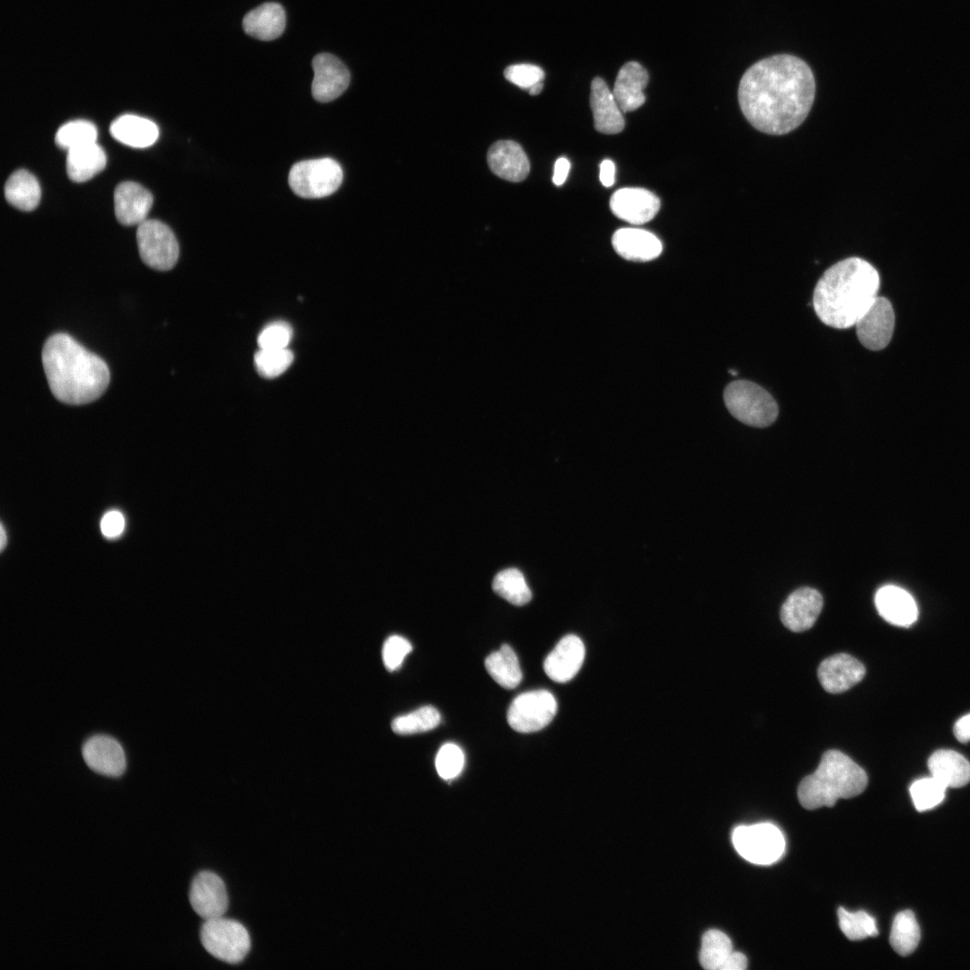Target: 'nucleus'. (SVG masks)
<instances>
[{"label":"nucleus","mask_w":970,"mask_h":970,"mask_svg":"<svg viewBox=\"0 0 970 970\" xmlns=\"http://www.w3.org/2000/svg\"><path fill=\"white\" fill-rule=\"evenodd\" d=\"M746 967L747 959L745 956L741 952L733 951L721 970H744Z\"/></svg>","instance_id":"de8ad7c7"},{"label":"nucleus","mask_w":970,"mask_h":970,"mask_svg":"<svg viewBox=\"0 0 970 970\" xmlns=\"http://www.w3.org/2000/svg\"><path fill=\"white\" fill-rule=\"evenodd\" d=\"M242 27L248 35L260 40H275L285 30V10L278 3H265L244 16Z\"/></svg>","instance_id":"393cba45"},{"label":"nucleus","mask_w":970,"mask_h":970,"mask_svg":"<svg viewBox=\"0 0 970 970\" xmlns=\"http://www.w3.org/2000/svg\"><path fill=\"white\" fill-rule=\"evenodd\" d=\"M492 588L500 597L514 605H524L532 598V592L524 574L515 568L499 571L493 578Z\"/></svg>","instance_id":"2f4dec72"},{"label":"nucleus","mask_w":970,"mask_h":970,"mask_svg":"<svg viewBox=\"0 0 970 970\" xmlns=\"http://www.w3.org/2000/svg\"><path fill=\"white\" fill-rule=\"evenodd\" d=\"M875 604L880 616L889 623L908 627L918 617V608L913 596L904 589L888 585L877 590Z\"/></svg>","instance_id":"412c9836"},{"label":"nucleus","mask_w":970,"mask_h":970,"mask_svg":"<svg viewBox=\"0 0 970 970\" xmlns=\"http://www.w3.org/2000/svg\"><path fill=\"white\" fill-rule=\"evenodd\" d=\"M921 930L914 913L905 910L894 918L890 932V945L901 956H908L917 948Z\"/></svg>","instance_id":"7c9ffc66"},{"label":"nucleus","mask_w":970,"mask_h":970,"mask_svg":"<svg viewBox=\"0 0 970 970\" xmlns=\"http://www.w3.org/2000/svg\"><path fill=\"white\" fill-rule=\"evenodd\" d=\"M439 711L432 706H423L419 709L400 717L392 721V729L399 735H411L429 731L440 723Z\"/></svg>","instance_id":"72a5a7b5"},{"label":"nucleus","mask_w":970,"mask_h":970,"mask_svg":"<svg viewBox=\"0 0 970 970\" xmlns=\"http://www.w3.org/2000/svg\"><path fill=\"white\" fill-rule=\"evenodd\" d=\"M49 389L61 402L82 405L97 400L110 383V370L100 357L66 333H56L42 349Z\"/></svg>","instance_id":"7ed1b4c3"},{"label":"nucleus","mask_w":970,"mask_h":970,"mask_svg":"<svg viewBox=\"0 0 970 970\" xmlns=\"http://www.w3.org/2000/svg\"><path fill=\"white\" fill-rule=\"evenodd\" d=\"M816 93L809 66L801 58L779 54L752 65L738 87L740 109L757 130L784 135L807 117Z\"/></svg>","instance_id":"f257e3e1"},{"label":"nucleus","mask_w":970,"mask_h":970,"mask_svg":"<svg viewBox=\"0 0 970 970\" xmlns=\"http://www.w3.org/2000/svg\"><path fill=\"white\" fill-rule=\"evenodd\" d=\"M97 128L87 120H73L61 126L55 136L56 145L64 150L71 149L96 142Z\"/></svg>","instance_id":"f704fd0d"},{"label":"nucleus","mask_w":970,"mask_h":970,"mask_svg":"<svg viewBox=\"0 0 970 970\" xmlns=\"http://www.w3.org/2000/svg\"><path fill=\"white\" fill-rule=\"evenodd\" d=\"M867 784V773L860 765L839 750H828L816 770L800 781L798 798L806 809L833 807L839 798L860 795Z\"/></svg>","instance_id":"20e7f679"},{"label":"nucleus","mask_w":970,"mask_h":970,"mask_svg":"<svg viewBox=\"0 0 970 970\" xmlns=\"http://www.w3.org/2000/svg\"><path fill=\"white\" fill-rule=\"evenodd\" d=\"M570 168L569 161L565 157H560L555 162L552 181L555 185H562L569 174Z\"/></svg>","instance_id":"c03bdc74"},{"label":"nucleus","mask_w":970,"mask_h":970,"mask_svg":"<svg viewBox=\"0 0 970 970\" xmlns=\"http://www.w3.org/2000/svg\"><path fill=\"white\" fill-rule=\"evenodd\" d=\"M930 774L946 788H960L970 781V763L959 753L941 749L928 761Z\"/></svg>","instance_id":"a878e982"},{"label":"nucleus","mask_w":970,"mask_h":970,"mask_svg":"<svg viewBox=\"0 0 970 970\" xmlns=\"http://www.w3.org/2000/svg\"><path fill=\"white\" fill-rule=\"evenodd\" d=\"M614 251L625 260L645 262L662 252L660 240L652 233L639 228H621L612 238Z\"/></svg>","instance_id":"4be33fe9"},{"label":"nucleus","mask_w":970,"mask_h":970,"mask_svg":"<svg viewBox=\"0 0 970 970\" xmlns=\"http://www.w3.org/2000/svg\"><path fill=\"white\" fill-rule=\"evenodd\" d=\"M542 88H543L542 82L537 83L529 89V93L531 95H537L542 92Z\"/></svg>","instance_id":"8fccbe9b"},{"label":"nucleus","mask_w":970,"mask_h":970,"mask_svg":"<svg viewBox=\"0 0 970 970\" xmlns=\"http://www.w3.org/2000/svg\"><path fill=\"white\" fill-rule=\"evenodd\" d=\"M610 208L618 218L632 225H642L657 214L660 200L646 189L623 188L611 197Z\"/></svg>","instance_id":"4468645a"},{"label":"nucleus","mask_w":970,"mask_h":970,"mask_svg":"<svg viewBox=\"0 0 970 970\" xmlns=\"http://www.w3.org/2000/svg\"><path fill=\"white\" fill-rule=\"evenodd\" d=\"M200 940L210 955L230 964L242 961L251 948L246 928L239 922L223 916L204 922Z\"/></svg>","instance_id":"0eeeda50"},{"label":"nucleus","mask_w":970,"mask_h":970,"mask_svg":"<svg viewBox=\"0 0 970 970\" xmlns=\"http://www.w3.org/2000/svg\"><path fill=\"white\" fill-rule=\"evenodd\" d=\"M83 758L93 772L110 777L120 776L126 769V757L121 745L113 737L96 735L82 747Z\"/></svg>","instance_id":"2eb2a0df"},{"label":"nucleus","mask_w":970,"mask_h":970,"mask_svg":"<svg viewBox=\"0 0 970 970\" xmlns=\"http://www.w3.org/2000/svg\"><path fill=\"white\" fill-rule=\"evenodd\" d=\"M137 242L142 260L157 270H169L179 257V245L171 228L161 221L146 219L138 225Z\"/></svg>","instance_id":"1a4fd4ad"},{"label":"nucleus","mask_w":970,"mask_h":970,"mask_svg":"<svg viewBox=\"0 0 970 970\" xmlns=\"http://www.w3.org/2000/svg\"><path fill=\"white\" fill-rule=\"evenodd\" d=\"M733 951L732 942L724 932L710 930L701 939L700 963L705 969L721 970Z\"/></svg>","instance_id":"473e14b6"},{"label":"nucleus","mask_w":970,"mask_h":970,"mask_svg":"<svg viewBox=\"0 0 970 970\" xmlns=\"http://www.w3.org/2000/svg\"><path fill=\"white\" fill-rule=\"evenodd\" d=\"M507 80L522 89L529 90L544 78L543 70L532 64H516L509 66L504 72Z\"/></svg>","instance_id":"a19ab883"},{"label":"nucleus","mask_w":970,"mask_h":970,"mask_svg":"<svg viewBox=\"0 0 970 970\" xmlns=\"http://www.w3.org/2000/svg\"><path fill=\"white\" fill-rule=\"evenodd\" d=\"M292 338V329L287 322H274L268 324L259 334L260 348H287Z\"/></svg>","instance_id":"ea45409f"},{"label":"nucleus","mask_w":970,"mask_h":970,"mask_svg":"<svg viewBox=\"0 0 970 970\" xmlns=\"http://www.w3.org/2000/svg\"><path fill=\"white\" fill-rule=\"evenodd\" d=\"M615 166L613 161L604 160L600 164V181L605 187H611L614 182Z\"/></svg>","instance_id":"49530a36"},{"label":"nucleus","mask_w":970,"mask_h":970,"mask_svg":"<svg viewBox=\"0 0 970 970\" xmlns=\"http://www.w3.org/2000/svg\"><path fill=\"white\" fill-rule=\"evenodd\" d=\"M648 82V71L638 62L626 63L620 69L613 94L622 112L639 109L646 101L643 90Z\"/></svg>","instance_id":"b1692460"},{"label":"nucleus","mask_w":970,"mask_h":970,"mask_svg":"<svg viewBox=\"0 0 970 970\" xmlns=\"http://www.w3.org/2000/svg\"><path fill=\"white\" fill-rule=\"evenodd\" d=\"M557 708L556 699L549 691L525 692L512 701L507 710V722L517 732H535L553 719Z\"/></svg>","instance_id":"9d476101"},{"label":"nucleus","mask_w":970,"mask_h":970,"mask_svg":"<svg viewBox=\"0 0 970 970\" xmlns=\"http://www.w3.org/2000/svg\"><path fill=\"white\" fill-rule=\"evenodd\" d=\"M412 650L411 644L403 637L392 635L386 639L383 647V660L385 668L392 672L398 669L406 655Z\"/></svg>","instance_id":"79ce46f5"},{"label":"nucleus","mask_w":970,"mask_h":970,"mask_svg":"<svg viewBox=\"0 0 970 970\" xmlns=\"http://www.w3.org/2000/svg\"><path fill=\"white\" fill-rule=\"evenodd\" d=\"M854 326L863 347L870 350L885 348L889 344L895 329V313L891 302L877 295Z\"/></svg>","instance_id":"9b49d317"},{"label":"nucleus","mask_w":970,"mask_h":970,"mask_svg":"<svg viewBox=\"0 0 970 970\" xmlns=\"http://www.w3.org/2000/svg\"><path fill=\"white\" fill-rule=\"evenodd\" d=\"M152 205V194L137 182L123 181L115 189L114 211L121 225H138L146 220Z\"/></svg>","instance_id":"aec40b11"},{"label":"nucleus","mask_w":970,"mask_h":970,"mask_svg":"<svg viewBox=\"0 0 970 970\" xmlns=\"http://www.w3.org/2000/svg\"><path fill=\"white\" fill-rule=\"evenodd\" d=\"M864 666L849 654L839 653L822 661L817 675L823 688L840 693L858 683L865 675Z\"/></svg>","instance_id":"a211bd4d"},{"label":"nucleus","mask_w":970,"mask_h":970,"mask_svg":"<svg viewBox=\"0 0 970 970\" xmlns=\"http://www.w3.org/2000/svg\"><path fill=\"white\" fill-rule=\"evenodd\" d=\"M880 278L867 260L851 257L827 269L813 293V307L819 320L835 329H847L877 296Z\"/></svg>","instance_id":"f03ea898"},{"label":"nucleus","mask_w":970,"mask_h":970,"mask_svg":"<svg viewBox=\"0 0 970 970\" xmlns=\"http://www.w3.org/2000/svg\"><path fill=\"white\" fill-rule=\"evenodd\" d=\"M293 353L287 348H260L254 357V363L259 374L266 378H274L283 374L292 364Z\"/></svg>","instance_id":"4c0bfd02"},{"label":"nucleus","mask_w":970,"mask_h":970,"mask_svg":"<svg viewBox=\"0 0 970 970\" xmlns=\"http://www.w3.org/2000/svg\"><path fill=\"white\" fill-rule=\"evenodd\" d=\"M189 899L194 912L205 921L222 917L229 904L222 878L207 870L199 872L193 878Z\"/></svg>","instance_id":"f8f14e48"},{"label":"nucleus","mask_w":970,"mask_h":970,"mask_svg":"<svg viewBox=\"0 0 970 970\" xmlns=\"http://www.w3.org/2000/svg\"><path fill=\"white\" fill-rule=\"evenodd\" d=\"M487 161L497 176L508 181H522L530 172L529 160L521 146L515 141L494 143L488 151Z\"/></svg>","instance_id":"6ab92c4d"},{"label":"nucleus","mask_w":970,"mask_h":970,"mask_svg":"<svg viewBox=\"0 0 970 970\" xmlns=\"http://www.w3.org/2000/svg\"><path fill=\"white\" fill-rule=\"evenodd\" d=\"M729 373L732 375H736V374H737L736 371H735V370H730Z\"/></svg>","instance_id":"3c124183"},{"label":"nucleus","mask_w":970,"mask_h":970,"mask_svg":"<svg viewBox=\"0 0 970 970\" xmlns=\"http://www.w3.org/2000/svg\"><path fill=\"white\" fill-rule=\"evenodd\" d=\"M313 79L312 94L320 102H329L340 96L348 88L350 74L345 64L330 53H320L313 61Z\"/></svg>","instance_id":"ddd939ff"},{"label":"nucleus","mask_w":970,"mask_h":970,"mask_svg":"<svg viewBox=\"0 0 970 970\" xmlns=\"http://www.w3.org/2000/svg\"><path fill=\"white\" fill-rule=\"evenodd\" d=\"M100 527L101 534L108 539H115L121 535L125 529V518L119 510H110L101 517Z\"/></svg>","instance_id":"37998d69"},{"label":"nucleus","mask_w":970,"mask_h":970,"mask_svg":"<svg viewBox=\"0 0 970 970\" xmlns=\"http://www.w3.org/2000/svg\"><path fill=\"white\" fill-rule=\"evenodd\" d=\"M8 203L22 211H31L40 203L41 190L36 177L21 169L13 172L4 185Z\"/></svg>","instance_id":"c85d7f7f"},{"label":"nucleus","mask_w":970,"mask_h":970,"mask_svg":"<svg viewBox=\"0 0 970 970\" xmlns=\"http://www.w3.org/2000/svg\"><path fill=\"white\" fill-rule=\"evenodd\" d=\"M583 641L574 634L560 639L543 662L545 674L552 681L566 683L579 671L585 658Z\"/></svg>","instance_id":"f3484780"},{"label":"nucleus","mask_w":970,"mask_h":970,"mask_svg":"<svg viewBox=\"0 0 970 970\" xmlns=\"http://www.w3.org/2000/svg\"><path fill=\"white\" fill-rule=\"evenodd\" d=\"M954 734L957 740L962 743L970 741V714L960 718L956 722Z\"/></svg>","instance_id":"a18cd8bd"},{"label":"nucleus","mask_w":970,"mask_h":970,"mask_svg":"<svg viewBox=\"0 0 970 970\" xmlns=\"http://www.w3.org/2000/svg\"><path fill=\"white\" fill-rule=\"evenodd\" d=\"M343 180L340 163L332 158L304 160L295 163L288 174L292 190L304 198H319L335 192Z\"/></svg>","instance_id":"423d86ee"},{"label":"nucleus","mask_w":970,"mask_h":970,"mask_svg":"<svg viewBox=\"0 0 970 970\" xmlns=\"http://www.w3.org/2000/svg\"><path fill=\"white\" fill-rule=\"evenodd\" d=\"M484 664L489 675L503 688L514 689L522 680L518 658L512 648L507 644L489 654Z\"/></svg>","instance_id":"c756f323"},{"label":"nucleus","mask_w":970,"mask_h":970,"mask_svg":"<svg viewBox=\"0 0 970 970\" xmlns=\"http://www.w3.org/2000/svg\"><path fill=\"white\" fill-rule=\"evenodd\" d=\"M732 843L741 857L758 865L777 861L785 850L783 833L771 823L736 826L732 833Z\"/></svg>","instance_id":"6e6552de"},{"label":"nucleus","mask_w":970,"mask_h":970,"mask_svg":"<svg viewBox=\"0 0 970 970\" xmlns=\"http://www.w3.org/2000/svg\"><path fill=\"white\" fill-rule=\"evenodd\" d=\"M821 594L811 587H800L791 593L780 609V620L795 632L810 629L823 608Z\"/></svg>","instance_id":"dca6fc26"},{"label":"nucleus","mask_w":970,"mask_h":970,"mask_svg":"<svg viewBox=\"0 0 970 970\" xmlns=\"http://www.w3.org/2000/svg\"><path fill=\"white\" fill-rule=\"evenodd\" d=\"M724 401L731 415L748 426L765 428L778 417V405L772 396L747 380L730 383L725 388Z\"/></svg>","instance_id":"39448f33"},{"label":"nucleus","mask_w":970,"mask_h":970,"mask_svg":"<svg viewBox=\"0 0 970 970\" xmlns=\"http://www.w3.org/2000/svg\"><path fill=\"white\" fill-rule=\"evenodd\" d=\"M946 789L932 776L915 780L910 787V794L915 808L922 812L937 807L943 801Z\"/></svg>","instance_id":"e433bc0d"},{"label":"nucleus","mask_w":970,"mask_h":970,"mask_svg":"<svg viewBox=\"0 0 970 970\" xmlns=\"http://www.w3.org/2000/svg\"><path fill=\"white\" fill-rule=\"evenodd\" d=\"M104 150L96 142L67 151L66 173L75 182H84L101 172L106 166Z\"/></svg>","instance_id":"cd10ccee"},{"label":"nucleus","mask_w":970,"mask_h":970,"mask_svg":"<svg viewBox=\"0 0 970 970\" xmlns=\"http://www.w3.org/2000/svg\"><path fill=\"white\" fill-rule=\"evenodd\" d=\"M837 915L841 930L851 940L863 939L878 934L875 919L864 911L851 913L839 907Z\"/></svg>","instance_id":"c9c22d12"},{"label":"nucleus","mask_w":970,"mask_h":970,"mask_svg":"<svg viewBox=\"0 0 970 970\" xmlns=\"http://www.w3.org/2000/svg\"><path fill=\"white\" fill-rule=\"evenodd\" d=\"M590 105L594 126L597 131L604 134H618L623 129L625 121L622 111L613 92L600 77L594 78L591 83Z\"/></svg>","instance_id":"5701e85b"},{"label":"nucleus","mask_w":970,"mask_h":970,"mask_svg":"<svg viewBox=\"0 0 970 970\" xmlns=\"http://www.w3.org/2000/svg\"><path fill=\"white\" fill-rule=\"evenodd\" d=\"M6 543H7V534H6L5 529L4 527V525L1 524V525H0V549H1L2 551H4V547L6 546Z\"/></svg>","instance_id":"09e8293b"},{"label":"nucleus","mask_w":970,"mask_h":970,"mask_svg":"<svg viewBox=\"0 0 970 970\" xmlns=\"http://www.w3.org/2000/svg\"><path fill=\"white\" fill-rule=\"evenodd\" d=\"M110 132L117 141L135 148L152 146L159 136V129L154 122L132 114L117 118L110 124Z\"/></svg>","instance_id":"bb28decb"},{"label":"nucleus","mask_w":970,"mask_h":970,"mask_svg":"<svg viewBox=\"0 0 970 970\" xmlns=\"http://www.w3.org/2000/svg\"><path fill=\"white\" fill-rule=\"evenodd\" d=\"M464 756L462 749L455 744L446 743L441 746L436 757V768L444 779H453L462 771Z\"/></svg>","instance_id":"58836bf2"}]
</instances>
